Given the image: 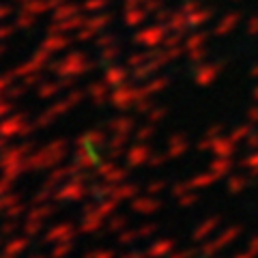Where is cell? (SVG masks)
I'll list each match as a JSON object with an SVG mask.
<instances>
[{"label": "cell", "mask_w": 258, "mask_h": 258, "mask_svg": "<svg viewBox=\"0 0 258 258\" xmlns=\"http://www.w3.org/2000/svg\"><path fill=\"white\" fill-rule=\"evenodd\" d=\"M67 140H54L52 144H47L45 149H41L39 153H32L24 159V166L26 170H47V168H54L56 164H60L67 155Z\"/></svg>", "instance_id": "1"}, {"label": "cell", "mask_w": 258, "mask_h": 258, "mask_svg": "<svg viewBox=\"0 0 258 258\" xmlns=\"http://www.w3.org/2000/svg\"><path fill=\"white\" fill-rule=\"evenodd\" d=\"M84 196H88L86 183H78V181L71 179L62 189H58L54 194V200L56 203H64V200H82Z\"/></svg>", "instance_id": "2"}, {"label": "cell", "mask_w": 258, "mask_h": 258, "mask_svg": "<svg viewBox=\"0 0 258 258\" xmlns=\"http://www.w3.org/2000/svg\"><path fill=\"white\" fill-rule=\"evenodd\" d=\"M74 164L78 168H82V170H91V168H97L99 157H97L93 147H78L76 155H74Z\"/></svg>", "instance_id": "3"}, {"label": "cell", "mask_w": 258, "mask_h": 258, "mask_svg": "<svg viewBox=\"0 0 258 258\" xmlns=\"http://www.w3.org/2000/svg\"><path fill=\"white\" fill-rule=\"evenodd\" d=\"M76 237V232H74V224H69V222H62L58 224L56 228H52L50 232L45 235V243H58V241H67V239H74Z\"/></svg>", "instance_id": "4"}, {"label": "cell", "mask_w": 258, "mask_h": 258, "mask_svg": "<svg viewBox=\"0 0 258 258\" xmlns=\"http://www.w3.org/2000/svg\"><path fill=\"white\" fill-rule=\"evenodd\" d=\"M76 142L78 147H108V138L101 129H93V132L82 134Z\"/></svg>", "instance_id": "5"}, {"label": "cell", "mask_w": 258, "mask_h": 258, "mask_svg": "<svg viewBox=\"0 0 258 258\" xmlns=\"http://www.w3.org/2000/svg\"><path fill=\"white\" fill-rule=\"evenodd\" d=\"M149 155H151V151H149L147 147H142V144H134V147L125 153V157H127V168H136V166L144 164V161L149 159Z\"/></svg>", "instance_id": "6"}, {"label": "cell", "mask_w": 258, "mask_h": 258, "mask_svg": "<svg viewBox=\"0 0 258 258\" xmlns=\"http://www.w3.org/2000/svg\"><path fill=\"white\" fill-rule=\"evenodd\" d=\"M24 118H26L24 114H18V116L9 118V120H3V123H0V136H5V138H13V136H18L22 125L26 123Z\"/></svg>", "instance_id": "7"}, {"label": "cell", "mask_w": 258, "mask_h": 258, "mask_svg": "<svg viewBox=\"0 0 258 258\" xmlns=\"http://www.w3.org/2000/svg\"><path fill=\"white\" fill-rule=\"evenodd\" d=\"M116 185L114 183H91L88 185V196L95 198V200H101V198H110L114 194Z\"/></svg>", "instance_id": "8"}, {"label": "cell", "mask_w": 258, "mask_h": 258, "mask_svg": "<svg viewBox=\"0 0 258 258\" xmlns=\"http://www.w3.org/2000/svg\"><path fill=\"white\" fill-rule=\"evenodd\" d=\"M138 185H134V183H118L116 185V189L114 194H112V198H116L118 203H123V200H132L138 196Z\"/></svg>", "instance_id": "9"}, {"label": "cell", "mask_w": 258, "mask_h": 258, "mask_svg": "<svg viewBox=\"0 0 258 258\" xmlns=\"http://www.w3.org/2000/svg\"><path fill=\"white\" fill-rule=\"evenodd\" d=\"M103 226V215L101 213H84V222L80 226V232H97Z\"/></svg>", "instance_id": "10"}, {"label": "cell", "mask_w": 258, "mask_h": 258, "mask_svg": "<svg viewBox=\"0 0 258 258\" xmlns=\"http://www.w3.org/2000/svg\"><path fill=\"white\" fill-rule=\"evenodd\" d=\"M159 209L157 200H151V198H132V211L134 213H153Z\"/></svg>", "instance_id": "11"}, {"label": "cell", "mask_w": 258, "mask_h": 258, "mask_svg": "<svg viewBox=\"0 0 258 258\" xmlns=\"http://www.w3.org/2000/svg\"><path fill=\"white\" fill-rule=\"evenodd\" d=\"M134 125H136V120H134L132 116H118V118H112V120H110L108 129H110V132H114V134H118V132L129 134V132L134 129Z\"/></svg>", "instance_id": "12"}, {"label": "cell", "mask_w": 258, "mask_h": 258, "mask_svg": "<svg viewBox=\"0 0 258 258\" xmlns=\"http://www.w3.org/2000/svg\"><path fill=\"white\" fill-rule=\"evenodd\" d=\"M26 247H28V235H24V237H15V239H11L9 243L5 245V252H7V254L18 256V254L24 252Z\"/></svg>", "instance_id": "13"}, {"label": "cell", "mask_w": 258, "mask_h": 258, "mask_svg": "<svg viewBox=\"0 0 258 258\" xmlns=\"http://www.w3.org/2000/svg\"><path fill=\"white\" fill-rule=\"evenodd\" d=\"M56 209L52 205H35V209H30L28 211V220H45L47 215H52Z\"/></svg>", "instance_id": "14"}, {"label": "cell", "mask_w": 258, "mask_h": 258, "mask_svg": "<svg viewBox=\"0 0 258 258\" xmlns=\"http://www.w3.org/2000/svg\"><path fill=\"white\" fill-rule=\"evenodd\" d=\"M116 205H118V200L116 198H101L99 203H97V213H101L103 217H108L116 211Z\"/></svg>", "instance_id": "15"}, {"label": "cell", "mask_w": 258, "mask_h": 258, "mask_svg": "<svg viewBox=\"0 0 258 258\" xmlns=\"http://www.w3.org/2000/svg\"><path fill=\"white\" fill-rule=\"evenodd\" d=\"M138 237H140V230H138V228L120 230L118 237H116V243H118V245H129V243H134V241L138 239Z\"/></svg>", "instance_id": "16"}, {"label": "cell", "mask_w": 258, "mask_h": 258, "mask_svg": "<svg viewBox=\"0 0 258 258\" xmlns=\"http://www.w3.org/2000/svg\"><path fill=\"white\" fill-rule=\"evenodd\" d=\"M127 224H129V220L125 215H112L110 222H108V230L110 232H120V230H125Z\"/></svg>", "instance_id": "17"}, {"label": "cell", "mask_w": 258, "mask_h": 258, "mask_svg": "<svg viewBox=\"0 0 258 258\" xmlns=\"http://www.w3.org/2000/svg\"><path fill=\"white\" fill-rule=\"evenodd\" d=\"M127 179V168H114L110 174H106L103 176V181H108V183H114V185H118V183H123Z\"/></svg>", "instance_id": "18"}, {"label": "cell", "mask_w": 258, "mask_h": 258, "mask_svg": "<svg viewBox=\"0 0 258 258\" xmlns=\"http://www.w3.org/2000/svg\"><path fill=\"white\" fill-rule=\"evenodd\" d=\"M71 249H74V243H71V239H67V241H58V245L52 249V258H62V256H67Z\"/></svg>", "instance_id": "19"}, {"label": "cell", "mask_w": 258, "mask_h": 258, "mask_svg": "<svg viewBox=\"0 0 258 258\" xmlns=\"http://www.w3.org/2000/svg\"><path fill=\"white\" fill-rule=\"evenodd\" d=\"M41 230H43V220H26V224H24V235L28 237H35Z\"/></svg>", "instance_id": "20"}, {"label": "cell", "mask_w": 258, "mask_h": 258, "mask_svg": "<svg viewBox=\"0 0 258 258\" xmlns=\"http://www.w3.org/2000/svg\"><path fill=\"white\" fill-rule=\"evenodd\" d=\"M114 159H106V161H99L97 164V168H95V174L97 176H106V174H110L112 170H114Z\"/></svg>", "instance_id": "21"}, {"label": "cell", "mask_w": 258, "mask_h": 258, "mask_svg": "<svg viewBox=\"0 0 258 258\" xmlns=\"http://www.w3.org/2000/svg\"><path fill=\"white\" fill-rule=\"evenodd\" d=\"M20 203V196L18 194H5V196H0V211H7L9 207H13V205H18Z\"/></svg>", "instance_id": "22"}, {"label": "cell", "mask_w": 258, "mask_h": 258, "mask_svg": "<svg viewBox=\"0 0 258 258\" xmlns=\"http://www.w3.org/2000/svg\"><path fill=\"white\" fill-rule=\"evenodd\" d=\"M127 140H129V134L118 132V134H114V138L108 142V149H123L127 144Z\"/></svg>", "instance_id": "23"}, {"label": "cell", "mask_w": 258, "mask_h": 258, "mask_svg": "<svg viewBox=\"0 0 258 258\" xmlns=\"http://www.w3.org/2000/svg\"><path fill=\"white\" fill-rule=\"evenodd\" d=\"M22 213H26V207H24L22 203H18V205H13V207L7 209L5 217H7V220H15V217H20Z\"/></svg>", "instance_id": "24"}, {"label": "cell", "mask_w": 258, "mask_h": 258, "mask_svg": "<svg viewBox=\"0 0 258 258\" xmlns=\"http://www.w3.org/2000/svg\"><path fill=\"white\" fill-rule=\"evenodd\" d=\"M18 222H15V220H7L3 226H0V235H3V237H7V235H13V232L15 230H18Z\"/></svg>", "instance_id": "25"}, {"label": "cell", "mask_w": 258, "mask_h": 258, "mask_svg": "<svg viewBox=\"0 0 258 258\" xmlns=\"http://www.w3.org/2000/svg\"><path fill=\"white\" fill-rule=\"evenodd\" d=\"M52 194H54V189H50V187H43L41 191H39V194H37V196H35V198H32V207H35V205H41V203H45V200H47V198H50V196H52Z\"/></svg>", "instance_id": "26"}, {"label": "cell", "mask_w": 258, "mask_h": 258, "mask_svg": "<svg viewBox=\"0 0 258 258\" xmlns=\"http://www.w3.org/2000/svg\"><path fill=\"white\" fill-rule=\"evenodd\" d=\"M84 258H114V252H110V249H93V252H86Z\"/></svg>", "instance_id": "27"}, {"label": "cell", "mask_w": 258, "mask_h": 258, "mask_svg": "<svg viewBox=\"0 0 258 258\" xmlns=\"http://www.w3.org/2000/svg\"><path fill=\"white\" fill-rule=\"evenodd\" d=\"M112 99H114V103H116L118 108H127L129 103H132V99L127 97V93H116L114 97H112Z\"/></svg>", "instance_id": "28"}, {"label": "cell", "mask_w": 258, "mask_h": 258, "mask_svg": "<svg viewBox=\"0 0 258 258\" xmlns=\"http://www.w3.org/2000/svg\"><path fill=\"white\" fill-rule=\"evenodd\" d=\"M35 129H37V123H24L22 129H20V134H18V138H28Z\"/></svg>", "instance_id": "29"}, {"label": "cell", "mask_w": 258, "mask_h": 258, "mask_svg": "<svg viewBox=\"0 0 258 258\" xmlns=\"http://www.w3.org/2000/svg\"><path fill=\"white\" fill-rule=\"evenodd\" d=\"M11 187H13L11 179H7V176H3V179H0V196H5V194H9V191H11Z\"/></svg>", "instance_id": "30"}, {"label": "cell", "mask_w": 258, "mask_h": 258, "mask_svg": "<svg viewBox=\"0 0 258 258\" xmlns=\"http://www.w3.org/2000/svg\"><path fill=\"white\" fill-rule=\"evenodd\" d=\"M151 134H153L151 127H142V129H138V132H136V140H149Z\"/></svg>", "instance_id": "31"}, {"label": "cell", "mask_w": 258, "mask_h": 258, "mask_svg": "<svg viewBox=\"0 0 258 258\" xmlns=\"http://www.w3.org/2000/svg\"><path fill=\"white\" fill-rule=\"evenodd\" d=\"M118 157H123V149H108V159H118Z\"/></svg>", "instance_id": "32"}, {"label": "cell", "mask_w": 258, "mask_h": 258, "mask_svg": "<svg viewBox=\"0 0 258 258\" xmlns=\"http://www.w3.org/2000/svg\"><path fill=\"white\" fill-rule=\"evenodd\" d=\"M166 247H168V243H161V245H153V247L149 249V254H151V256H157V254H161V252H164Z\"/></svg>", "instance_id": "33"}, {"label": "cell", "mask_w": 258, "mask_h": 258, "mask_svg": "<svg viewBox=\"0 0 258 258\" xmlns=\"http://www.w3.org/2000/svg\"><path fill=\"white\" fill-rule=\"evenodd\" d=\"M161 187H164V183H161V181H157V183H151V185H149V191H151V194H157Z\"/></svg>", "instance_id": "34"}, {"label": "cell", "mask_w": 258, "mask_h": 258, "mask_svg": "<svg viewBox=\"0 0 258 258\" xmlns=\"http://www.w3.org/2000/svg\"><path fill=\"white\" fill-rule=\"evenodd\" d=\"M11 110V103H7V101H0V116H5L7 112Z\"/></svg>", "instance_id": "35"}, {"label": "cell", "mask_w": 258, "mask_h": 258, "mask_svg": "<svg viewBox=\"0 0 258 258\" xmlns=\"http://www.w3.org/2000/svg\"><path fill=\"white\" fill-rule=\"evenodd\" d=\"M120 258H144V254L142 252H127V254H123Z\"/></svg>", "instance_id": "36"}, {"label": "cell", "mask_w": 258, "mask_h": 258, "mask_svg": "<svg viewBox=\"0 0 258 258\" xmlns=\"http://www.w3.org/2000/svg\"><path fill=\"white\" fill-rule=\"evenodd\" d=\"M153 232V226H144V228H140V237H149Z\"/></svg>", "instance_id": "37"}, {"label": "cell", "mask_w": 258, "mask_h": 258, "mask_svg": "<svg viewBox=\"0 0 258 258\" xmlns=\"http://www.w3.org/2000/svg\"><path fill=\"white\" fill-rule=\"evenodd\" d=\"M161 161H164V159H161V157H151V166H159V164H161Z\"/></svg>", "instance_id": "38"}, {"label": "cell", "mask_w": 258, "mask_h": 258, "mask_svg": "<svg viewBox=\"0 0 258 258\" xmlns=\"http://www.w3.org/2000/svg\"><path fill=\"white\" fill-rule=\"evenodd\" d=\"M7 140H9V138H5V136H0V151L7 149Z\"/></svg>", "instance_id": "39"}, {"label": "cell", "mask_w": 258, "mask_h": 258, "mask_svg": "<svg viewBox=\"0 0 258 258\" xmlns=\"http://www.w3.org/2000/svg\"><path fill=\"white\" fill-rule=\"evenodd\" d=\"M138 110H140V112H144V110H149V101H142Z\"/></svg>", "instance_id": "40"}, {"label": "cell", "mask_w": 258, "mask_h": 258, "mask_svg": "<svg viewBox=\"0 0 258 258\" xmlns=\"http://www.w3.org/2000/svg\"><path fill=\"white\" fill-rule=\"evenodd\" d=\"M161 116V112H153V114H151V120H155V118H159Z\"/></svg>", "instance_id": "41"}, {"label": "cell", "mask_w": 258, "mask_h": 258, "mask_svg": "<svg viewBox=\"0 0 258 258\" xmlns=\"http://www.w3.org/2000/svg\"><path fill=\"white\" fill-rule=\"evenodd\" d=\"M0 258H13V254H7V252H5V254L0 256Z\"/></svg>", "instance_id": "42"}, {"label": "cell", "mask_w": 258, "mask_h": 258, "mask_svg": "<svg viewBox=\"0 0 258 258\" xmlns=\"http://www.w3.org/2000/svg\"><path fill=\"white\" fill-rule=\"evenodd\" d=\"M32 258H41V256H32Z\"/></svg>", "instance_id": "43"}, {"label": "cell", "mask_w": 258, "mask_h": 258, "mask_svg": "<svg viewBox=\"0 0 258 258\" xmlns=\"http://www.w3.org/2000/svg\"><path fill=\"white\" fill-rule=\"evenodd\" d=\"M0 243H3V241H0Z\"/></svg>", "instance_id": "44"}]
</instances>
